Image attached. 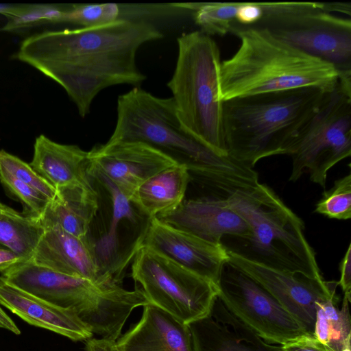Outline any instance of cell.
Wrapping results in <instances>:
<instances>
[{
	"label": "cell",
	"mask_w": 351,
	"mask_h": 351,
	"mask_svg": "<svg viewBox=\"0 0 351 351\" xmlns=\"http://www.w3.org/2000/svg\"><path fill=\"white\" fill-rule=\"evenodd\" d=\"M162 37L149 22L119 19L99 27L31 35L15 56L60 84L85 117L101 90L145 80L136 66V52L144 43Z\"/></svg>",
	"instance_id": "cell-1"
},
{
	"label": "cell",
	"mask_w": 351,
	"mask_h": 351,
	"mask_svg": "<svg viewBox=\"0 0 351 351\" xmlns=\"http://www.w3.org/2000/svg\"><path fill=\"white\" fill-rule=\"evenodd\" d=\"M108 141H137L154 147L186 167L191 178L219 198L260 183L253 168L216 152L188 132L172 97L159 98L140 88L119 96L117 123Z\"/></svg>",
	"instance_id": "cell-2"
},
{
	"label": "cell",
	"mask_w": 351,
	"mask_h": 351,
	"mask_svg": "<svg viewBox=\"0 0 351 351\" xmlns=\"http://www.w3.org/2000/svg\"><path fill=\"white\" fill-rule=\"evenodd\" d=\"M240 40L236 53L221 62L219 98H232L300 88L332 91L338 73L330 64L312 57L274 36L265 28L234 34Z\"/></svg>",
	"instance_id": "cell-3"
},
{
	"label": "cell",
	"mask_w": 351,
	"mask_h": 351,
	"mask_svg": "<svg viewBox=\"0 0 351 351\" xmlns=\"http://www.w3.org/2000/svg\"><path fill=\"white\" fill-rule=\"evenodd\" d=\"M326 93L306 87L223 101L228 154L251 168L261 159L285 154Z\"/></svg>",
	"instance_id": "cell-4"
},
{
	"label": "cell",
	"mask_w": 351,
	"mask_h": 351,
	"mask_svg": "<svg viewBox=\"0 0 351 351\" xmlns=\"http://www.w3.org/2000/svg\"><path fill=\"white\" fill-rule=\"evenodd\" d=\"M227 199L250 230L241 250L234 252L272 268L324 280L303 221L269 186L259 183Z\"/></svg>",
	"instance_id": "cell-5"
},
{
	"label": "cell",
	"mask_w": 351,
	"mask_h": 351,
	"mask_svg": "<svg viewBox=\"0 0 351 351\" xmlns=\"http://www.w3.org/2000/svg\"><path fill=\"white\" fill-rule=\"evenodd\" d=\"M177 40L178 59L167 86L173 94L178 117L195 138L216 152L228 155L223 101L219 98V47L200 30L182 34Z\"/></svg>",
	"instance_id": "cell-6"
},
{
	"label": "cell",
	"mask_w": 351,
	"mask_h": 351,
	"mask_svg": "<svg viewBox=\"0 0 351 351\" xmlns=\"http://www.w3.org/2000/svg\"><path fill=\"white\" fill-rule=\"evenodd\" d=\"M285 155L292 159L290 181L308 173L313 182L325 188L328 171L351 155V92L337 83L327 93Z\"/></svg>",
	"instance_id": "cell-7"
},
{
	"label": "cell",
	"mask_w": 351,
	"mask_h": 351,
	"mask_svg": "<svg viewBox=\"0 0 351 351\" xmlns=\"http://www.w3.org/2000/svg\"><path fill=\"white\" fill-rule=\"evenodd\" d=\"M131 276L149 304L187 325L208 315L218 296L217 285L145 247L136 251Z\"/></svg>",
	"instance_id": "cell-8"
},
{
	"label": "cell",
	"mask_w": 351,
	"mask_h": 351,
	"mask_svg": "<svg viewBox=\"0 0 351 351\" xmlns=\"http://www.w3.org/2000/svg\"><path fill=\"white\" fill-rule=\"evenodd\" d=\"M1 276L38 298L72 310L88 327L103 324L114 307V292L110 285L66 275L31 261L15 264Z\"/></svg>",
	"instance_id": "cell-9"
},
{
	"label": "cell",
	"mask_w": 351,
	"mask_h": 351,
	"mask_svg": "<svg viewBox=\"0 0 351 351\" xmlns=\"http://www.w3.org/2000/svg\"><path fill=\"white\" fill-rule=\"evenodd\" d=\"M266 29L300 51L331 64L337 71L338 83L351 90L349 18L325 12L323 2H309Z\"/></svg>",
	"instance_id": "cell-10"
},
{
	"label": "cell",
	"mask_w": 351,
	"mask_h": 351,
	"mask_svg": "<svg viewBox=\"0 0 351 351\" xmlns=\"http://www.w3.org/2000/svg\"><path fill=\"white\" fill-rule=\"evenodd\" d=\"M217 287L226 307L267 342L282 345L309 334L263 287L229 262L223 265Z\"/></svg>",
	"instance_id": "cell-11"
},
{
	"label": "cell",
	"mask_w": 351,
	"mask_h": 351,
	"mask_svg": "<svg viewBox=\"0 0 351 351\" xmlns=\"http://www.w3.org/2000/svg\"><path fill=\"white\" fill-rule=\"evenodd\" d=\"M227 250L228 262L257 282L313 335L315 303L337 295V281L277 269Z\"/></svg>",
	"instance_id": "cell-12"
},
{
	"label": "cell",
	"mask_w": 351,
	"mask_h": 351,
	"mask_svg": "<svg viewBox=\"0 0 351 351\" xmlns=\"http://www.w3.org/2000/svg\"><path fill=\"white\" fill-rule=\"evenodd\" d=\"M140 247H147L217 285L228 261V250L223 244L204 241L156 217L149 219Z\"/></svg>",
	"instance_id": "cell-13"
},
{
	"label": "cell",
	"mask_w": 351,
	"mask_h": 351,
	"mask_svg": "<svg viewBox=\"0 0 351 351\" xmlns=\"http://www.w3.org/2000/svg\"><path fill=\"white\" fill-rule=\"evenodd\" d=\"M88 152V165L110 181L129 199L145 180L178 165L154 147L137 141H108Z\"/></svg>",
	"instance_id": "cell-14"
},
{
	"label": "cell",
	"mask_w": 351,
	"mask_h": 351,
	"mask_svg": "<svg viewBox=\"0 0 351 351\" xmlns=\"http://www.w3.org/2000/svg\"><path fill=\"white\" fill-rule=\"evenodd\" d=\"M304 2H190L172 3L189 10L206 34L224 36L250 28H267L301 8Z\"/></svg>",
	"instance_id": "cell-15"
},
{
	"label": "cell",
	"mask_w": 351,
	"mask_h": 351,
	"mask_svg": "<svg viewBox=\"0 0 351 351\" xmlns=\"http://www.w3.org/2000/svg\"><path fill=\"white\" fill-rule=\"evenodd\" d=\"M161 222L204 241L222 244L223 237L245 240L250 230L228 199L215 196L184 200L174 210L156 217Z\"/></svg>",
	"instance_id": "cell-16"
},
{
	"label": "cell",
	"mask_w": 351,
	"mask_h": 351,
	"mask_svg": "<svg viewBox=\"0 0 351 351\" xmlns=\"http://www.w3.org/2000/svg\"><path fill=\"white\" fill-rule=\"evenodd\" d=\"M193 351H277L234 316L217 296L206 317L188 324Z\"/></svg>",
	"instance_id": "cell-17"
},
{
	"label": "cell",
	"mask_w": 351,
	"mask_h": 351,
	"mask_svg": "<svg viewBox=\"0 0 351 351\" xmlns=\"http://www.w3.org/2000/svg\"><path fill=\"white\" fill-rule=\"evenodd\" d=\"M30 261L66 275L95 282H114L101 276L88 236L78 237L57 226L45 230Z\"/></svg>",
	"instance_id": "cell-18"
},
{
	"label": "cell",
	"mask_w": 351,
	"mask_h": 351,
	"mask_svg": "<svg viewBox=\"0 0 351 351\" xmlns=\"http://www.w3.org/2000/svg\"><path fill=\"white\" fill-rule=\"evenodd\" d=\"M0 305L29 324L74 341L93 337L90 328L71 309L53 304L8 282L0 276Z\"/></svg>",
	"instance_id": "cell-19"
},
{
	"label": "cell",
	"mask_w": 351,
	"mask_h": 351,
	"mask_svg": "<svg viewBox=\"0 0 351 351\" xmlns=\"http://www.w3.org/2000/svg\"><path fill=\"white\" fill-rule=\"evenodd\" d=\"M87 173L107 192L111 204V216L105 232L101 237L91 241L101 276L121 285L127 264L120 245V233L123 227L137 223L135 206L101 173L88 165Z\"/></svg>",
	"instance_id": "cell-20"
},
{
	"label": "cell",
	"mask_w": 351,
	"mask_h": 351,
	"mask_svg": "<svg viewBox=\"0 0 351 351\" xmlns=\"http://www.w3.org/2000/svg\"><path fill=\"white\" fill-rule=\"evenodd\" d=\"M143 307L140 320L117 340L121 351H193L187 324L153 304Z\"/></svg>",
	"instance_id": "cell-21"
},
{
	"label": "cell",
	"mask_w": 351,
	"mask_h": 351,
	"mask_svg": "<svg viewBox=\"0 0 351 351\" xmlns=\"http://www.w3.org/2000/svg\"><path fill=\"white\" fill-rule=\"evenodd\" d=\"M29 165L56 189L72 185L93 186L87 173L88 152L77 145L60 144L40 134L35 140Z\"/></svg>",
	"instance_id": "cell-22"
},
{
	"label": "cell",
	"mask_w": 351,
	"mask_h": 351,
	"mask_svg": "<svg viewBox=\"0 0 351 351\" xmlns=\"http://www.w3.org/2000/svg\"><path fill=\"white\" fill-rule=\"evenodd\" d=\"M93 186L72 185L56 189V196L38 217L45 229L57 226L78 237L88 235L99 210Z\"/></svg>",
	"instance_id": "cell-23"
},
{
	"label": "cell",
	"mask_w": 351,
	"mask_h": 351,
	"mask_svg": "<svg viewBox=\"0 0 351 351\" xmlns=\"http://www.w3.org/2000/svg\"><path fill=\"white\" fill-rule=\"evenodd\" d=\"M191 175L186 167L176 165L152 176L133 193L130 201L151 219L177 208L184 199Z\"/></svg>",
	"instance_id": "cell-24"
},
{
	"label": "cell",
	"mask_w": 351,
	"mask_h": 351,
	"mask_svg": "<svg viewBox=\"0 0 351 351\" xmlns=\"http://www.w3.org/2000/svg\"><path fill=\"white\" fill-rule=\"evenodd\" d=\"M339 298L333 295L315 303L313 335L330 351H341L348 335H351L350 301L343 298L341 309Z\"/></svg>",
	"instance_id": "cell-25"
},
{
	"label": "cell",
	"mask_w": 351,
	"mask_h": 351,
	"mask_svg": "<svg viewBox=\"0 0 351 351\" xmlns=\"http://www.w3.org/2000/svg\"><path fill=\"white\" fill-rule=\"evenodd\" d=\"M44 232L37 217L19 213L10 207L0 211V243L25 261L32 259Z\"/></svg>",
	"instance_id": "cell-26"
},
{
	"label": "cell",
	"mask_w": 351,
	"mask_h": 351,
	"mask_svg": "<svg viewBox=\"0 0 351 351\" xmlns=\"http://www.w3.org/2000/svg\"><path fill=\"white\" fill-rule=\"evenodd\" d=\"M315 212L330 219H349L351 217V174L335 180L315 205Z\"/></svg>",
	"instance_id": "cell-27"
},
{
	"label": "cell",
	"mask_w": 351,
	"mask_h": 351,
	"mask_svg": "<svg viewBox=\"0 0 351 351\" xmlns=\"http://www.w3.org/2000/svg\"><path fill=\"white\" fill-rule=\"evenodd\" d=\"M120 7L114 3L75 5L64 10L61 22L90 28L110 24L119 19Z\"/></svg>",
	"instance_id": "cell-28"
},
{
	"label": "cell",
	"mask_w": 351,
	"mask_h": 351,
	"mask_svg": "<svg viewBox=\"0 0 351 351\" xmlns=\"http://www.w3.org/2000/svg\"><path fill=\"white\" fill-rule=\"evenodd\" d=\"M0 169L35 189L50 200L56 196V189L35 171L29 164L3 149L0 150Z\"/></svg>",
	"instance_id": "cell-29"
},
{
	"label": "cell",
	"mask_w": 351,
	"mask_h": 351,
	"mask_svg": "<svg viewBox=\"0 0 351 351\" xmlns=\"http://www.w3.org/2000/svg\"><path fill=\"white\" fill-rule=\"evenodd\" d=\"M0 182L23 205L24 209H26L24 214L38 217L50 200L43 193L1 169Z\"/></svg>",
	"instance_id": "cell-30"
},
{
	"label": "cell",
	"mask_w": 351,
	"mask_h": 351,
	"mask_svg": "<svg viewBox=\"0 0 351 351\" xmlns=\"http://www.w3.org/2000/svg\"><path fill=\"white\" fill-rule=\"evenodd\" d=\"M46 5H23L22 9L13 16H9L5 29L26 27L40 22H45Z\"/></svg>",
	"instance_id": "cell-31"
},
{
	"label": "cell",
	"mask_w": 351,
	"mask_h": 351,
	"mask_svg": "<svg viewBox=\"0 0 351 351\" xmlns=\"http://www.w3.org/2000/svg\"><path fill=\"white\" fill-rule=\"evenodd\" d=\"M277 351H330L311 334L300 336L280 345Z\"/></svg>",
	"instance_id": "cell-32"
},
{
	"label": "cell",
	"mask_w": 351,
	"mask_h": 351,
	"mask_svg": "<svg viewBox=\"0 0 351 351\" xmlns=\"http://www.w3.org/2000/svg\"><path fill=\"white\" fill-rule=\"evenodd\" d=\"M340 278L337 281L341 288L343 297L351 301V244L339 263Z\"/></svg>",
	"instance_id": "cell-33"
},
{
	"label": "cell",
	"mask_w": 351,
	"mask_h": 351,
	"mask_svg": "<svg viewBox=\"0 0 351 351\" xmlns=\"http://www.w3.org/2000/svg\"><path fill=\"white\" fill-rule=\"evenodd\" d=\"M85 351H121L117 340L90 337L85 341Z\"/></svg>",
	"instance_id": "cell-34"
},
{
	"label": "cell",
	"mask_w": 351,
	"mask_h": 351,
	"mask_svg": "<svg viewBox=\"0 0 351 351\" xmlns=\"http://www.w3.org/2000/svg\"><path fill=\"white\" fill-rule=\"evenodd\" d=\"M24 259L5 245L0 243V272L2 273Z\"/></svg>",
	"instance_id": "cell-35"
},
{
	"label": "cell",
	"mask_w": 351,
	"mask_h": 351,
	"mask_svg": "<svg viewBox=\"0 0 351 351\" xmlns=\"http://www.w3.org/2000/svg\"><path fill=\"white\" fill-rule=\"evenodd\" d=\"M324 10L326 12H339L346 14L351 15V3L345 2H323Z\"/></svg>",
	"instance_id": "cell-36"
},
{
	"label": "cell",
	"mask_w": 351,
	"mask_h": 351,
	"mask_svg": "<svg viewBox=\"0 0 351 351\" xmlns=\"http://www.w3.org/2000/svg\"><path fill=\"white\" fill-rule=\"evenodd\" d=\"M23 5H12L4 3H0V14L5 15L7 17L11 16L19 12Z\"/></svg>",
	"instance_id": "cell-37"
},
{
	"label": "cell",
	"mask_w": 351,
	"mask_h": 351,
	"mask_svg": "<svg viewBox=\"0 0 351 351\" xmlns=\"http://www.w3.org/2000/svg\"><path fill=\"white\" fill-rule=\"evenodd\" d=\"M350 337L351 335L348 336L341 351H351Z\"/></svg>",
	"instance_id": "cell-38"
},
{
	"label": "cell",
	"mask_w": 351,
	"mask_h": 351,
	"mask_svg": "<svg viewBox=\"0 0 351 351\" xmlns=\"http://www.w3.org/2000/svg\"><path fill=\"white\" fill-rule=\"evenodd\" d=\"M9 207L3 204H2L1 202H0V211L1 210H5L7 208H8Z\"/></svg>",
	"instance_id": "cell-39"
}]
</instances>
